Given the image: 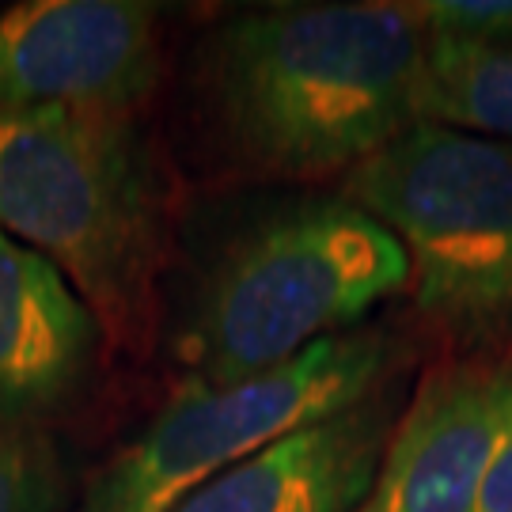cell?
<instances>
[{"instance_id":"cell-1","label":"cell","mask_w":512,"mask_h":512,"mask_svg":"<svg viewBox=\"0 0 512 512\" xmlns=\"http://www.w3.org/2000/svg\"><path fill=\"white\" fill-rule=\"evenodd\" d=\"M429 42L418 4L251 8L194 46L186 107L228 175L346 179L421 122Z\"/></svg>"},{"instance_id":"cell-2","label":"cell","mask_w":512,"mask_h":512,"mask_svg":"<svg viewBox=\"0 0 512 512\" xmlns=\"http://www.w3.org/2000/svg\"><path fill=\"white\" fill-rule=\"evenodd\" d=\"M0 236L73 285L110 353L156 349L171 190L137 114H0Z\"/></svg>"},{"instance_id":"cell-3","label":"cell","mask_w":512,"mask_h":512,"mask_svg":"<svg viewBox=\"0 0 512 512\" xmlns=\"http://www.w3.org/2000/svg\"><path fill=\"white\" fill-rule=\"evenodd\" d=\"M399 239L346 194H304L239 224L194 281L175 334L183 384H236L361 327L406 293Z\"/></svg>"},{"instance_id":"cell-4","label":"cell","mask_w":512,"mask_h":512,"mask_svg":"<svg viewBox=\"0 0 512 512\" xmlns=\"http://www.w3.org/2000/svg\"><path fill=\"white\" fill-rule=\"evenodd\" d=\"M399 239L440 357L512 353V145L418 122L342 179Z\"/></svg>"},{"instance_id":"cell-5","label":"cell","mask_w":512,"mask_h":512,"mask_svg":"<svg viewBox=\"0 0 512 512\" xmlns=\"http://www.w3.org/2000/svg\"><path fill=\"white\" fill-rule=\"evenodd\" d=\"M387 327H353L236 384H179L137 437L88 478L76 512H171L205 482L399 376Z\"/></svg>"},{"instance_id":"cell-6","label":"cell","mask_w":512,"mask_h":512,"mask_svg":"<svg viewBox=\"0 0 512 512\" xmlns=\"http://www.w3.org/2000/svg\"><path fill=\"white\" fill-rule=\"evenodd\" d=\"M160 69L156 4L27 0L0 12V114H137Z\"/></svg>"},{"instance_id":"cell-7","label":"cell","mask_w":512,"mask_h":512,"mask_svg":"<svg viewBox=\"0 0 512 512\" xmlns=\"http://www.w3.org/2000/svg\"><path fill=\"white\" fill-rule=\"evenodd\" d=\"M512 425V353L440 357L425 368L357 512H482Z\"/></svg>"},{"instance_id":"cell-8","label":"cell","mask_w":512,"mask_h":512,"mask_svg":"<svg viewBox=\"0 0 512 512\" xmlns=\"http://www.w3.org/2000/svg\"><path fill=\"white\" fill-rule=\"evenodd\" d=\"M103 330L31 247L0 236V433H46L88 399Z\"/></svg>"},{"instance_id":"cell-9","label":"cell","mask_w":512,"mask_h":512,"mask_svg":"<svg viewBox=\"0 0 512 512\" xmlns=\"http://www.w3.org/2000/svg\"><path fill=\"white\" fill-rule=\"evenodd\" d=\"M403 406V376H391L365 399L205 482L171 512H357Z\"/></svg>"},{"instance_id":"cell-10","label":"cell","mask_w":512,"mask_h":512,"mask_svg":"<svg viewBox=\"0 0 512 512\" xmlns=\"http://www.w3.org/2000/svg\"><path fill=\"white\" fill-rule=\"evenodd\" d=\"M421 122L512 145V31H433L421 84Z\"/></svg>"},{"instance_id":"cell-11","label":"cell","mask_w":512,"mask_h":512,"mask_svg":"<svg viewBox=\"0 0 512 512\" xmlns=\"http://www.w3.org/2000/svg\"><path fill=\"white\" fill-rule=\"evenodd\" d=\"M0 512H69L46 433H0Z\"/></svg>"},{"instance_id":"cell-12","label":"cell","mask_w":512,"mask_h":512,"mask_svg":"<svg viewBox=\"0 0 512 512\" xmlns=\"http://www.w3.org/2000/svg\"><path fill=\"white\" fill-rule=\"evenodd\" d=\"M433 31L448 35H482V31H512V0L497 4H463V0H437L418 4Z\"/></svg>"},{"instance_id":"cell-13","label":"cell","mask_w":512,"mask_h":512,"mask_svg":"<svg viewBox=\"0 0 512 512\" xmlns=\"http://www.w3.org/2000/svg\"><path fill=\"white\" fill-rule=\"evenodd\" d=\"M482 512H512V425L505 433V444L494 459V471L486 478L482 494Z\"/></svg>"}]
</instances>
